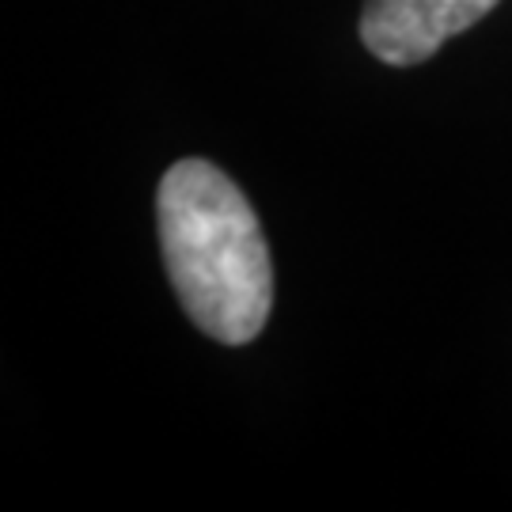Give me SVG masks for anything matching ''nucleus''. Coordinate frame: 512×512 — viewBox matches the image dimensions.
I'll use <instances>...</instances> for the list:
<instances>
[{
	"label": "nucleus",
	"mask_w": 512,
	"mask_h": 512,
	"mask_svg": "<svg viewBox=\"0 0 512 512\" xmlns=\"http://www.w3.org/2000/svg\"><path fill=\"white\" fill-rule=\"evenodd\" d=\"M156 228L190 323L224 346L258 338L274 308V266L247 194L209 160H179L160 179Z\"/></svg>",
	"instance_id": "nucleus-1"
},
{
	"label": "nucleus",
	"mask_w": 512,
	"mask_h": 512,
	"mask_svg": "<svg viewBox=\"0 0 512 512\" xmlns=\"http://www.w3.org/2000/svg\"><path fill=\"white\" fill-rule=\"evenodd\" d=\"M501 0H365L361 42L387 65H421Z\"/></svg>",
	"instance_id": "nucleus-2"
}]
</instances>
